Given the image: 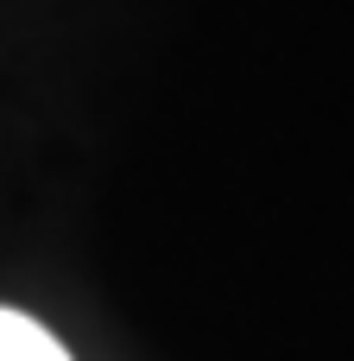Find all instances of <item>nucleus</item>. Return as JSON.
<instances>
[{
	"instance_id": "1",
	"label": "nucleus",
	"mask_w": 354,
	"mask_h": 361,
	"mask_svg": "<svg viewBox=\"0 0 354 361\" xmlns=\"http://www.w3.org/2000/svg\"><path fill=\"white\" fill-rule=\"evenodd\" d=\"M0 361H70V355L44 324H32L19 311H0Z\"/></svg>"
}]
</instances>
